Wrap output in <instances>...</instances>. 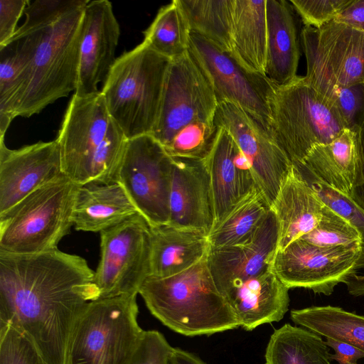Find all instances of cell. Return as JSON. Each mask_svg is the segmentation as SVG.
<instances>
[{
  "label": "cell",
  "mask_w": 364,
  "mask_h": 364,
  "mask_svg": "<svg viewBox=\"0 0 364 364\" xmlns=\"http://www.w3.org/2000/svg\"><path fill=\"white\" fill-rule=\"evenodd\" d=\"M214 122L226 129L247 159L257 184L272 205L292 163L269 134L238 105L219 102Z\"/></svg>",
  "instance_id": "obj_15"
},
{
  "label": "cell",
  "mask_w": 364,
  "mask_h": 364,
  "mask_svg": "<svg viewBox=\"0 0 364 364\" xmlns=\"http://www.w3.org/2000/svg\"><path fill=\"white\" fill-rule=\"evenodd\" d=\"M63 175L56 139L11 149L0 139V214Z\"/></svg>",
  "instance_id": "obj_16"
},
{
  "label": "cell",
  "mask_w": 364,
  "mask_h": 364,
  "mask_svg": "<svg viewBox=\"0 0 364 364\" xmlns=\"http://www.w3.org/2000/svg\"><path fill=\"white\" fill-rule=\"evenodd\" d=\"M36 43L34 30L16 31L0 47V139L16 117L15 106Z\"/></svg>",
  "instance_id": "obj_28"
},
{
  "label": "cell",
  "mask_w": 364,
  "mask_h": 364,
  "mask_svg": "<svg viewBox=\"0 0 364 364\" xmlns=\"http://www.w3.org/2000/svg\"><path fill=\"white\" fill-rule=\"evenodd\" d=\"M191 32L178 0H173L159 10L144 32L143 43L156 53L173 60L188 50Z\"/></svg>",
  "instance_id": "obj_33"
},
{
  "label": "cell",
  "mask_w": 364,
  "mask_h": 364,
  "mask_svg": "<svg viewBox=\"0 0 364 364\" xmlns=\"http://www.w3.org/2000/svg\"><path fill=\"white\" fill-rule=\"evenodd\" d=\"M235 146L236 142L230 134L218 127L214 145L205 159L213 193L214 225L257 187L252 171L242 170L236 165Z\"/></svg>",
  "instance_id": "obj_23"
},
{
  "label": "cell",
  "mask_w": 364,
  "mask_h": 364,
  "mask_svg": "<svg viewBox=\"0 0 364 364\" xmlns=\"http://www.w3.org/2000/svg\"><path fill=\"white\" fill-rule=\"evenodd\" d=\"M270 115V136L292 164L302 162L314 147L331 142L347 128L333 105L304 76L275 87Z\"/></svg>",
  "instance_id": "obj_7"
},
{
  "label": "cell",
  "mask_w": 364,
  "mask_h": 364,
  "mask_svg": "<svg viewBox=\"0 0 364 364\" xmlns=\"http://www.w3.org/2000/svg\"><path fill=\"white\" fill-rule=\"evenodd\" d=\"M353 0H291L304 26L320 28L333 21Z\"/></svg>",
  "instance_id": "obj_39"
},
{
  "label": "cell",
  "mask_w": 364,
  "mask_h": 364,
  "mask_svg": "<svg viewBox=\"0 0 364 364\" xmlns=\"http://www.w3.org/2000/svg\"><path fill=\"white\" fill-rule=\"evenodd\" d=\"M63 173L78 186L115 183L127 139L98 92L74 94L56 139Z\"/></svg>",
  "instance_id": "obj_3"
},
{
  "label": "cell",
  "mask_w": 364,
  "mask_h": 364,
  "mask_svg": "<svg viewBox=\"0 0 364 364\" xmlns=\"http://www.w3.org/2000/svg\"><path fill=\"white\" fill-rule=\"evenodd\" d=\"M348 293L354 296H364V242L360 245L359 256L353 268L343 281Z\"/></svg>",
  "instance_id": "obj_43"
},
{
  "label": "cell",
  "mask_w": 364,
  "mask_h": 364,
  "mask_svg": "<svg viewBox=\"0 0 364 364\" xmlns=\"http://www.w3.org/2000/svg\"><path fill=\"white\" fill-rule=\"evenodd\" d=\"M150 276L168 277L179 274L204 258L210 249L204 232L172 227L150 225Z\"/></svg>",
  "instance_id": "obj_25"
},
{
  "label": "cell",
  "mask_w": 364,
  "mask_h": 364,
  "mask_svg": "<svg viewBox=\"0 0 364 364\" xmlns=\"http://www.w3.org/2000/svg\"><path fill=\"white\" fill-rule=\"evenodd\" d=\"M360 138L363 148V166L362 181L350 194V197L364 210V124L360 128Z\"/></svg>",
  "instance_id": "obj_46"
},
{
  "label": "cell",
  "mask_w": 364,
  "mask_h": 364,
  "mask_svg": "<svg viewBox=\"0 0 364 364\" xmlns=\"http://www.w3.org/2000/svg\"><path fill=\"white\" fill-rule=\"evenodd\" d=\"M173 348L158 331H144L128 364H169Z\"/></svg>",
  "instance_id": "obj_40"
},
{
  "label": "cell",
  "mask_w": 364,
  "mask_h": 364,
  "mask_svg": "<svg viewBox=\"0 0 364 364\" xmlns=\"http://www.w3.org/2000/svg\"><path fill=\"white\" fill-rule=\"evenodd\" d=\"M290 318L322 337L350 343L364 352V316L328 305L293 309Z\"/></svg>",
  "instance_id": "obj_30"
},
{
  "label": "cell",
  "mask_w": 364,
  "mask_h": 364,
  "mask_svg": "<svg viewBox=\"0 0 364 364\" xmlns=\"http://www.w3.org/2000/svg\"><path fill=\"white\" fill-rule=\"evenodd\" d=\"M335 20L364 31V0H353Z\"/></svg>",
  "instance_id": "obj_44"
},
{
  "label": "cell",
  "mask_w": 364,
  "mask_h": 364,
  "mask_svg": "<svg viewBox=\"0 0 364 364\" xmlns=\"http://www.w3.org/2000/svg\"><path fill=\"white\" fill-rule=\"evenodd\" d=\"M277 246V222L271 208L247 240L231 246L210 247L207 261L218 291L226 298L244 282L270 269Z\"/></svg>",
  "instance_id": "obj_17"
},
{
  "label": "cell",
  "mask_w": 364,
  "mask_h": 364,
  "mask_svg": "<svg viewBox=\"0 0 364 364\" xmlns=\"http://www.w3.org/2000/svg\"><path fill=\"white\" fill-rule=\"evenodd\" d=\"M78 185L65 174L0 214V251L36 254L58 248L70 232Z\"/></svg>",
  "instance_id": "obj_6"
},
{
  "label": "cell",
  "mask_w": 364,
  "mask_h": 364,
  "mask_svg": "<svg viewBox=\"0 0 364 364\" xmlns=\"http://www.w3.org/2000/svg\"><path fill=\"white\" fill-rule=\"evenodd\" d=\"M100 233V259L94 282L100 298L138 294L150 276L151 230L136 214Z\"/></svg>",
  "instance_id": "obj_10"
},
{
  "label": "cell",
  "mask_w": 364,
  "mask_h": 364,
  "mask_svg": "<svg viewBox=\"0 0 364 364\" xmlns=\"http://www.w3.org/2000/svg\"><path fill=\"white\" fill-rule=\"evenodd\" d=\"M217 131L214 119L194 120L181 129L164 149L171 158L205 160Z\"/></svg>",
  "instance_id": "obj_34"
},
{
  "label": "cell",
  "mask_w": 364,
  "mask_h": 364,
  "mask_svg": "<svg viewBox=\"0 0 364 364\" xmlns=\"http://www.w3.org/2000/svg\"><path fill=\"white\" fill-rule=\"evenodd\" d=\"M171 60L143 42L117 58L100 92L127 139L151 134Z\"/></svg>",
  "instance_id": "obj_5"
},
{
  "label": "cell",
  "mask_w": 364,
  "mask_h": 364,
  "mask_svg": "<svg viewBox=\"0 0 364 364\" xmlns=\"http://www.w3.org/2000/svg\"><path fill=\"white\" fill-rule=\"evenodd\" d=\"M267 0H234L232 55L250 71L264 75L267 26Z\"/></svg>",
  "instance_id": "obj_27"
},
{
  "label": "cell",
  "mask_w": 364,
  "mask_h": 364,
  "mask_svg": "<svg viewBox=\"0 0 364 364\" xmlns=\"http://www.w3.org/2000/svg\"><path fill=\"white\" fill-rule=\"evenodd\" d=\"M306 61L305 80L328 100L333 91L364 82V31L331 21L301 33Z\"/></svg>",
  "instance_id": "obj_9"
},
{
  "label": "cell",
  "mask_w": 364,
  "mask_h": 364,
  "mask_svg": "<svg viewBox=\"0 0 364 364\" xmlns=\"http://www.w3.org/2000/svg\"><path fill=\"white\" fill-rule=\"evenodd\" d=\"M0 364H47L33 343L10 325H0Z\"/></svg>",
  "instance_id": "obj_37"
},
{
  "label": "cell",
  "mask_w": 364,
  "mask_h": 364,
  "mask_svg": "<svg viewBox=\"0 0 364 364\" xmlns=\"http://www.w3.org/2000/svg\"><path fill=\"white\" fill-rule=\"evenodd\" d=\"M120 26L112 3L89 1L84 9L80 42L78 81L75 94L87 95L100 92L117 58Z\"/></svg>",
  "instance_id": "obj_18"
},
{
  "label": "cell",
  "mask_w": 364,
  "mask_h": 364,
  "mask_svg": "<svg viewBox=\"0 0 364 364\" xmlns=\"http://www.w3.org/2000/svg\"><path fill=\"white\" fill-rule=\"evenodd\" d=\"M169 364H206L199 357L179 348H173Z\"/></svg>",
  "instance_id": "obj_45"
},
{
  "label": "cell",
  "mask_w": 364,
  "mask_h": 364,
  "mask_svg": "<svg viewBox=\"0 0 364 364\" xmlns=\"http://www.w3.org/2000/svg\"><path fill=\"white\" fill-rule=\"evenodd\" d=\"M139 294L153 316L183 336H208L240 327L231 306L215 284L207 255L179 274L149 277Z\"/></svg>",
  "instance_id": "obj_4"
},
{
  "label": "cell",
  "mask_w": 364,
  "mask_h": 364,
  "mask_svg": "<svg viewBox=\"0 0 364 364\" xmlns=\"http://www.w3.org/2000/svg\"><path fill=\"white\" fill-rule=\"evenodd\" d=\"M360 245L323 247L299 238L277 250L271 269L289 289L328 296L353 268Z\"/></svg>",
  "instance_id": "obj_14"
},
{
  "label": "cell",
  "mask_w": 364,
  "mask_h": 364,
  "mask_svg": "<svg viewBox=\"0 0 364 364\" xmlns=\"http://www.w3.org/2000/svg\"><path fill=\"white\" fill-rule=\"evenodd\" d=\"M28 0H0V47L7 44L16 32L17 23Z\"/></svg>",
  "instance_id": "obj_41"
},
{
  "label": "cell",
  "mask_w": 364,
  "mask_h": 364,
  "mask_svg": "<svg viewBox=\"0 0 364 364\" xmlns=\"http://www.w3.org/2000/svg\"><path fill=\"white\" fill-rule=\"evenodd\" d=\"M331 355L322 336L285 323L271 335L264 357L266 364H331Z\"/></svg>",
  "instance_id": "obj_29"
},
{
  "label": "cell",
  "mask_w": 364,
  "mask_h": 364,
  "mask_svg": "<svg viewBox=\"0 0 364 364\" xmlns=\"http://www.w3.org/2000/svg\"><path fill=\"white\" fill-rule=\"evenodd\" d=\"M191 31L222 50H233L234 0H178Z\"/></svg>",
  "instance_id": "obj_32"
},
{
  "label": "cell",
  "mask_w": 364,
  "mask_h": 364,
  "mask_svg": "<svg viewBox=\"0 0 364 364\" xmlns=\"http://www.w3.org/2000/svg\"><path fill=\"white\" fill-rule=\"evenodd\" d=\"M328 100L338 110L347 128L364 124V82L333 91Z\"/></svg>",
  "instance_id": "obj_38"
},
{
  "label": "cell",
  "mask_w": 364,
  "mask_h": 364,
  "mask_svg": "<svg viewBox=\"0 0 364 364\" xmlns=\"http://www.w3.org/2000/svg\"><path fill=\"white\" fill-rule=\"evenodd\" d=\"M330 186L350 196L362 181L360 128H346L331 142L317 145L302 162Z\"/></svg>",
  "instance_id": "obj_20"
},
{
  "label": "cell",
  "mask_w": 364,
  "mask_h": 364,
  "mask_svg": "<svg viewBox=\"0 0 364 364\" xmlns=\"http://www.w3.org/2000/svg\"><path fill=\"white\" fill-rule=\"evenodd\" d=\"M140 214L117 183L80 186L73 212L75 230L100 232Z\"/></svg>",
  "instance_id": "obj_26"
},
{
  "label": "cell",
  "mask_w": 364,
  "mask_h": 364,
  "mask_svg": "<svg viewBox=\"0 0 364 364\" xmlns=\"http://www.w3.org/2000/svg\"><path fill=\"white\" fill-rule=\"evenodd\" d=\"M173 159L151 134L127 139L115 183L150 225H168Z\"/></svg>",
  "instance_id": "obj_11"
},
{
  "label": "cell",
  "mask_w": 364,
  "mask_h": 364,
  "mask_svg": "<svg viewBox=\"0 0 364 364\" xmlns=\"http://www.w3.org/2000/svg\"><path fill=\"white\" fill-rule=\"evenodd\" d=\"M94 277L85 259L58 248L0 251V325L25 334L47 364H65L75 323L100 298Z\"/></svg>",
  "instance_id": "obj_1"
},
{
  "label": "cell",
  "mask_w": 364,
  "mask_h": 364,
  "mask_svg": "<svg viewBox=\"0 0 364 364\" xmlns=\"http://www.w3.org/2000/svg\"><path fill=\"white\" fill-rule=\"evenodd\" d=\"M218 105L210 82L188 50L171 60L151 135L164 147L190 122L214 119Z\"/></svg>",
  "instance_id": "obj_13"
},
{
  "label": "cell",
  "mask_w": 364,
  "mask_h": 364,
  "mask_svg": "<svg viewBox=\"0 0 364 364\" xmlns=\"http://www.w3.org/2000/svg\"><path fill=\"white\" fill-rule=\"evenodd\" d=\"M188 50L218 102L238 105L270 136V100L276 86L265 75L249 70L230 53L193 31Z\"/></svg>",
  "instance_id": "obj_12"
},
{
  "label": "cell",
  "mask_w": 364,
  "mask_h": 364,
  "mask_svg": "<svg viewBox=\"0 0 364 364\" xmlns=\"http://www.w3.org/2000/svg\"><path fill=\"white\" fill-rule=\"evenodd\" d=\"M289 288L272 269L247 279L226 296L245 331L281 321L289 309Z\"/></svg>",
  "instance_id": "obj_22"
},
{
  "label": "cell",
  "mask_w": 364,
  "mask_h": 364,
  "mask_svg": "<svg viewBox=\"0 0 364 364\" xmlns=\"http://www.w3.org/2000/svg\"><path fill=\"white\" fill-rule=\"evenodd\" d=\"M326 338V345L335 353L331 355V358L338 364H358L357 361L364 358V352L354 346L331 338Z\"/></svg>",
  "instance_id": "obj_42"
},
{
  "label": "cell",
  "mask_w": 364,
  "mask_h": 364,
  "mask_svg": "<svg viewBox=\"0 0 364 364\" xmlns=\"http://www.w3.org/2000/svg\"><path fill=\"white\" fill-rule=\"evenodd\" d=\"M87 2L80 5L73 0H37L26 8L21 26L34 28L37 37L16 98V117H29L75 92Z\"/></svg>",
  "instance_id": "obj_2"
},
{
  "label": "cell",
  "mask_w": 364,
  "mask_h": 364,
  "mask_svg": "<svg viewBox=\"0 0 364 364\" xmlns=\"http://www.w3.org/2000/svg\"><path fill=\"white\" fill-rule=\"evenodd\" d=\"M300 238L323 247L357 245L363 242L355 226L326 205L316 226Z\"/></svg>",
  "instance_id": "obj_36"
},
{
  "label": "cell",
  "mask_w": 364,
  "mask_h": 364,
  "mask_svg": "<svg viewBox=\"0 0 364 364\" xmlns=\"http://www.w3.org/2000/svg\"><path fill=\"white\" fill-rule=\"evenodd\" d=\"M294 9L285 0H267V59L264 75L282 86L297 75L299 45Z\"/></svg>",
  "instance_id": "obj_24"
},
{
  "label": "cell",
  "mask_w": 364,
  "mask_h": 364,
  "mask_svg": "<svg viewBox=\"0 0 364 364\" xmlns=\"http://www.w3.org/2000/svg\"><path fill=\"white\" fill-rule=\"evenodd\" d=\"M136 295L90 302L73 326L65 364H128L144 333Z\"/></svg>",
  "instance_id": "obj_8"
},
{
  "label": "cell",
  "mask_w": 364,
  "mask_h": 364,
  "mask_svg": "<svg viewBox=\"0 0 364 364\" xmlns=\"http://www.w3.org/2000/svg\"><path fill=\"white\" fill-rule=\"evenodd\" d=\"M271 210V205L256 187L216 223L208 235L210 247H221L250 239Z\"/></svg>",
  "instance_id": "obj_31"
},
{
  "label": "cell",
  "mask_w": 364,
  "mask_h": 364,
  "mask_svg": "<svg viewBox=\"0 0 364 364\" xmlns=\"http://www.w3.org/2000/svg\"><path fill=\"white\" fill-rule=\"evenodd\" d=\"M172 159L168 225L208 235L215 223V210L206 161Z\"/></svg>",
  "instance_id": "obj_19"
},
{
  "label": "cell",
  "mask_w": 364,
  "mask_h": 364,
  "mask_svg": "<svg viewBox=\"0 0 364 364\" xmlns=\"http://www.w3.org/2000/svg\"><path fill=\"white\" fill-rule=\"evenodd\" d=\"M323 204L349 221L360 232L364 242V210L348 195L330 186L303 164H293Z\"/></svg>",
  "instance_id": "obj_35"
},
{
  "label": "cell",
  "mask_w": 364,
  "mask_h": 364,
  "mask_svg": "<svg viewBox=\"0 0 364 364\" xmlns=\"http://www.w3.org/2000/svg\"><path fill=\"white\" fill-rule=\"evenodd\" d=\"M324 207L292 164L271 205L277 222V250L313 230L320 221Z\"/></svg>",
  "instance_id": "obj_21"
}]
</instances>
